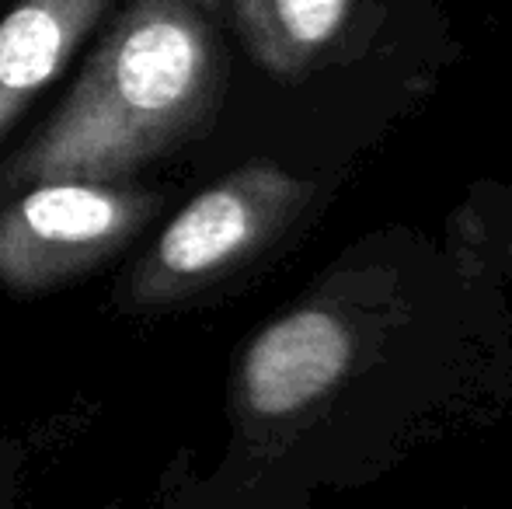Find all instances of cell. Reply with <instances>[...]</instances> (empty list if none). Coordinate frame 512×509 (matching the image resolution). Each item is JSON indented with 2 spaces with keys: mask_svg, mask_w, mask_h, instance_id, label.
I'll return each mask as SVG.
<instances>
[{
  "mask_svg": "<svg viewBox=\"0 0 512 509\" xmlns=\"http://www.w3.org/2000/svg\"><path fill=\"white\" fill-rule=\"evenodd\" d=\"M220 60L182 0H129L60 109L0 161V203L35 182H133L206 133Z\"/></svg>",
  "mask_w": 512,
  "mask_h": 509,
  "instance_id": "6da1fadb",
  "label": "cell"
},
{
  "mask_svg": "<svg viewBox=\"0 0 512 509\" xmlns=\"http://www.w3.org/2000/svg\"><path fill=\"white\" fill-rule=\"evenodd\" d=\"M398 300L387 265L342 258L244 342L227 394L230 475L276 468L342 412L411 321Z\"/></svg>",
  "mask_w": 512,
  "mask_h": 509,
  "instance_id": "7a4b0ae2",
  "label": "cell"
},
{
  "mask_svg": "<svg viewBox=\"0 0 512 509\" xmlns=\"http://www.w3.org/2000/svg\"><path fill=\"white\" fill-rule=\"evenodd\" d=\"M321 182L272 161H248L192 196L115 283L126 318L206 307L248 283L317 217Z\"/></svg>",
  "mask_w": 512,
  "mask_h": 509,
  "instance_id": "3957f363",
  "label": "cell"
},
{
  "mask_svg": "<svg viewBox=\"0 0 512 509\" xmlns=\"http://www.w3.org/2000/svg\"><path fill=\"white\" fill-rule=\"evenodd\" d=\"M164 210L136 182L56 178L0 203V290L32 300L91 276L122 255Z\"/></svg>",
  "mask_w": 512,
  "mask_h": 509,
  "instance_id": "277c9868",
  "label": "cell"
},
{
  "mask_svg": "<svg viewBox=\"0 0 512 509\" xmlns=\"http://www.w3.org/2000/svg\"><path fill=\"white\" fill-rule=\"evenodd\" d=\"M112 0H21L0 21V140L63 74Z\"/></svg>",
  "mask_w": 512,
  "mask_h": 509,
  "instance_id": "5b68a950",
  "label": "cell"
},
{
  "mask_svg": "<svg viewBox=\"0 0 512 509\" xmlns=\"http://www.w3.org/2000/svg\"><path fill=\"white\" fill-rule=\"evenodd\" d=\"M241 7L258 56L286 70L335 39L352 0H244Z\"/></svg>",
  "mask_w": 512,
  "mask_h": 509,
  "instance_id": "8992f818",
  "label": "cell"
}]
</instances>
